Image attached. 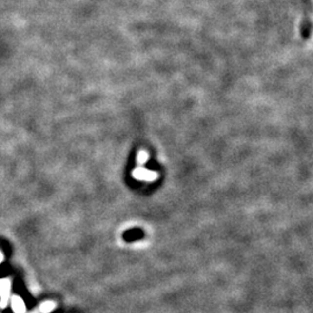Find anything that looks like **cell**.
Listing matches in <instances>:
<instances>
[{
  "instance_id": "obj_1",
  "label": "cell",
  "mask_w": 313,
  "mask_h": 313,
  "mask_svg": "<svg viewBox=\"0 0 313 313\" xmlns=\"http://www.w3.org/2000/svg\"><path fill=\"white\" fill-rule=\"evenodd\" d=\"M11 291V282L7 278L0 280V308L5 309L7 306L8 297Z\"/></svg>"
},
{
  "instance_id": "obj_2",
  "label": "cell",
  "mask_w": 313,
  "mask_h": 313,
  "mask_svg": "<svg viewBox=\"0 0 313 313\" xmlns=\"http://www.w3.org/2000/svg\"><path fill=\"white\" fill-rule=\"evenodd\" d=\"M135 177L139 180H145V181H152L156 177V173L152 171L145 170V168H137L136 171L134 172Z\"/></svg>"
},
{
  "instance_id": "obj_3",
  "label": "cell",
  "mask_w": 313,
  "mask_h": 313,
  "mask_svg": "<svg viewBox=\"0 0 313 313\" xmlns=\"http://www.w3.org/2000/svg\"><path fill=\"white\" fill-rule=\"evenodd\" d=\"M11 304H12V309H13V311L15 313H24V312H26V304H24L22 298H20L19 296L12 297Z\"/></svg>"
},
{
  "instance_id": "obj_4",
  "label": "cell",
  "mask_w": 313,
  "mask_h": 313,
  "mask_svg": "<svg viewBox=\"0 0 313 313\" xmlns=\"http://www.w3.org/2000/svg\"><path fill=\"white\" fill-rule=\"evenodd\" d=\"M143 232L140 231L139 229H133L130 231L125 232L123 235V238L125 241H134V240H138L143 237Z\"/></svg>"
},
{
  "instance_id": "obj_5",
  "label": "cell",
  "mask_w": 313,
  "mask_h": 313,
  "mask_svg": "<svg viewBox=\"0 0 313 313\" xmlns=\"http://www.w3.org/2000/svg\"><path fill=\"white\" fill-rule=\"evenodd\" d=\"M55 303L54 302H44L42 303L41 308H39V311L42 313H50L52 310L55 309Z\"/></svg>"
},
{
  "instance_id": "obj_6",
  "label": "cell",
  "mask_w": 313,
  "mask_h": 313,
  "mask_svg": "<svg viewBox=\"0 0 313 313\" xmlns=\"http://www.w3.org/2000/svg\"><path fill=\"white\" fill-rule=\"evenodd\" d=\"M147 160V155L145 152H140L139 156H138V161L140 162V164H143V162H145Z\"/></svg>"
},
{
  "instance_id": "obj_7",
  "label": "cell",
  "mask_w": 313,
  "mask_h": 313,
  "mask_svg": "<svg viewBox=\"0 0 313 313\" xmlns=\"http://www.w3.org/2000/svg\"><path fill=\"white\" fill-rule=\"evenodd\" d=\"M2 260H4V255H2V253H1V252H0V263L2 262Z\"/></svg>"
}]
</instances>
